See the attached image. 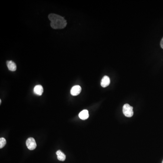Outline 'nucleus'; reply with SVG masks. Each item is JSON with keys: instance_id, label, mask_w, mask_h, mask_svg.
Here are the masks:
<instances>
[{"instance_id": "1", "label": "nucleus", "mask_w": 163, "mask_h": 163, "mask_svg": "<svg viewBox=\"0 0 163 163\" xmlns=\"http://www.w3.org/2000/svg\"><path fill=\"white\" fill-rule=\"evenodd\" d=\"M48 18L51 21L50 26L53 29H63L66 26V20L62 16L58 15L50 14L48 16Z\"/></svg>"}, {"instance_id": "2", "label": "nucleus", "mask_w": 163, "mask_h": 163, "mask_svg": "<svg viewBox=\"0 0 163 163\" xmlns=\"http://www.w3.org/2000/svg\"><path fill=\"white\" fill-rule=\"evenodd\" d=\"M123 114L125 117H132L134 114L133 111V107L128 104H125L123 108Z\"/></svg>"}, {"instance_id": "9", "label": "nucleus", "mask_w": 163, "mask_h": 163, "mask_svg": "<svg viewBox=\"0 0 163 163\" xmlns=\"http://www.w3.org/2000/svg\"><path fill=\"white\" fill-rule=\"evenodd\" d=\"M57 158L59 160L61 161H64L66 159V155L64 153H63L61 150H59L57 151Z\"/></svg>"}, {"instance_id": "4", "label": "nucleus", "mask_w": 163, "mask_h": 163, "mask_svg": "<svg viewBox=\"0 0 163 163\" xmlns=\"http://www.w3.org/2000/svg\"><path fill=\"white\" fill-rule=\"evenodd\" d=\"M81 90L82 88L80 86L75 85L71 88L70 93L72 95L76 96L80 94Z\"/></svg>"}, {"instance_id": "5", "label": "nucleus", "mask_w": 163, "mask_h": 163, "mask_svg": "<svg viewBox=\"0 0 163 163\" xmlns=\"http://www.w3.org/2000/svg\"><path fill=\"white\" fill-rule=\"evenodd\" d=\"M110 79L109 77L107 76L103 77L101 81V85L102 87L106 88V87H108V86L110 84Z\"/></svg>"}, {"instance_id": "6", "label": "nucleus", "mask_w": 163, "mask_h": 163, "mask_svg": "<svg viewBox=\"0 0 163 163\" xmlns=\"http://www.w3.org/2000/svg\"><path fill=\"white\" fill-rule=\"evenodd\" d=\"M43 88L40 85H37L34 88V92L37 95L41 96L43 93Z\"/></svg>"}, {"instance_id": "11", "label": "nucleus", "mask_w": 163, "mask_h": 163, "mask_svg": "<svg viewBox=\"0 0 163 163\" xmlns=\"http://www.w3.org/2000/svg\"><path fill=\"white\" fill-rule=\"evenodd\" d=\"M160 46H161V48L163 49V37L161 40V42H160Z\"/></svg>"}, {"instance_id": "13", "label": "nucleus", "mask_w": 163, "mask_h": 163, "mask_svg": "<svg viewBox=\"0 0 163 163\" xmlns=\"http://www.w3.org/2000/svg\"><path fill=\"white\" fill-rule=\"evenodd\" d=\"M162 163H163V161H162Z\"/></svg>"}, {"instance_id": "3", "label": "nucleus", "mask_w": 163, "mask_h": 163, "mask_svg": "<svg viewBox=\"0 0 163 163\" xmlns=\"http://www.w3.org/2000/svg\"><path fill=\"white\" fill-rule=\"evenodd\" d=\"M26 145L28 149L31 150H34L36 147L37 145L36 141L34 138L32 137L29 138L26 141Z\"/></svg>"}, {"instance_id": "12", "label": "nucleus", "mask_w": 163, "mask_h": 163, "mask_svg": "<svg viewBox=\"0 0 163 163\" xmlns=\"http://www.w3.org/2000/svg\"><path fill=\"white\" fill-rule=\"evenodd\" d=\"M1 100H0V103H1Z\"/></svg>"}, {"instance_id": "7", "label": "nucleus", "mask_w": 163, "mask_h": 163, "mask_svg": "<svg viewBox=\"0 0 163 163\" xmlns=\"http://www.w3.org/2000/svg\"><path fill=\"white\" fill-rule=\"evenodd\" d=\"M7 66L8 69L11 71H15L16 70V65L13 61L10 60L7 62Z\"/></svg>"}, {"instance_id": "8", "label": "nucleus", "mask_w": 163, "mask_h": 163, "mask_svg": "<svg viewBox=\"0 0 163 163\" xmlns=\"http://www.w3.org/2000/svg\"><path fill=\"white\" fill-rule=\"evenodd\" d=\"M89 116L88 112L87 110H83L79 114V117L82 120H86L89 117Z\"/></svg>"}, {"instance_id": "10", "label": "nucleus", "mask_w": 163, "mask_h": 163, "mask_svg": "<svg viewBox=\"0 0 163 163\" xmlns=\"http://www.w3.org/2000/svg\"><path fill=\"white\" fill-rule=\"evenodd\" d=\"M7 143L6 139L4 138L1 137L0 138V148L1 149L5 146Z\"/></svg>"}]
</instances>
